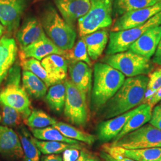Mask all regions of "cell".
<instances>
[{
    "mask_svg": "<svg viewBox=\"0 0 161 161\" xmlns=\"http://www.w3.org/2000/svg\"><path fill=\"white\" fill-rule=\"evenodd\" d=\"M148 76L141 75L125 79L120 88L103 107V116L108 119L144 103Z\"/></svg>",
    "mask_w": 161,
    "mask_h": 161,
    "instance_id": "6da1fadb",
    "label": "cell"
},
{
    "mask_svg": "<svg viewBox=\"0 0 161 161\" xmlns=\"http://www.w3.org/2000/svg\"><path fill=\"white\" fill-rule=\"evenodd\" d=\"M125 76L108 64L97 62L94 66L91 109L97 112L120 88Z\"/></svg>",
    "mask_w": 161,
    "mask_h": 161,
    "instance_id": "7a4b0ae2",
    "label": "cell"
},
{
    "mask_svg": "<svg viewBox=\"0 0 161 161\" xmlns=\"http://www.w3.org/2000/svg\"><path fill=\"white\" fill-rule=\"evenodd\" d=\"M20 65L14 63L6 77L5 85L0 91V104L18 110L23 116L24 122L31 113L28 94L21 85Z\"/></svg>",
    "mask_w": 161,
    "mask_h": 161,
    "instance_id": "3957f363",
    "label": "cell"
},
{
    "mask_svg": "<svg viewBox=\"0 0 161 161\" xmlns=\"http://www.w3.org/2000/svg\"><path fill=\"white\" fill-rule=\"evenodd\" d=\"M41 23L48 37L61 50L68 51L75 44L76 32L52 6H47L41 14Z\"/></svg>",
    "mask_w": 161,
    "mask_h": 161,
    "instance_id": "277c9868",
    "label": "cell"
},
{
    "mask_svg": "<svg viewBox=\"0 0 161 161\" xmlns=\"http://www.w3.org/2000/svg\"><path fill=\"white\" fill-rule=\"evenodd\" d=\"M90 1L91 7L88 12L78 20L81 37L110 27L113 22L114 0Z\"/></svg>",
    "mask_w": 161,
    "mask_h": 161,
    "instance_id": "5b68a950",
    "label": "cell"
},
{
    "mask_svg": "<svg viewBox=\"0 0 161 161\" xmlns=\"http://www.w3.org/2000/svg\"><path fill=\"white\" fill-rule=\"evenodd\" d=\"M102 62L109 64L128 78L149 74L154 69V64L150 59L129 50L106 55Z\"/></svg>",
    "mask_w": 161,
    "mask_h": 161,
    "instance_id": "8992f818",
    "label": "cell"
},
{
    "mask_svg": "<svg viewBox=\"0 0 161 161\" xmlns=\"http://www.w3.org/2000/svg\"><path fill=\"white\" fill-rule=\"evenodd\" d=\"M160 25L161 11L140 26L120 31H110L106 54L110 55L127 51L132 43L146 32Z\"/></svg>",
    "mask_w": 161,
    "mask_h": 161,
    "instance_id": "52a82bcc",
    "label": "cell"
},
{
    "mask_svg": "<svg viewBox=\"0 0 161 161\" xmlns=\"http://www.w3.org/2000/svg\"><path fill=\"white\" fill-rule=\"evenodd\" d=\"M64 84L66 89L64 116L72 124L85 126L88 119L87 98L71 80H65Z\"/></svg>",
    "mask_w": 161,
    "mask_h": 161,
    "instance_id": "ba28073f",
    "label": "cell"
},
{
    "mask_svg": "<svg viewBox=\"0 0 161 161\" xmlns=\"http://www.w3.org/2000/svg\"><path fill=\"white\" fill-rule=\"evenodd\" d=\"M110 145L125 149L161 147V130L150 124H146Z\"/></svg>",
    "mask_w": 161,
    "mask_h": 161,
    "instance_id": "9c48e42d",
    "label": "cell"
},
{
    "mask_svg": "<svg viewBox=\"0 0 161 161\" xmlns=\"http://www.w3.org/2000/svg\"><path fill=\"white\" fill-rule=\"evenodd\" d=\"M28 0H0V22L8 32H16Z\"/></svg>",
    "mask_w": 161,
    "mask_h": 161,
    "instance_id": "30bf717a",
    "label": "cell"
},
{
    "mask_svg": "<svg viewBox=\"0 0 161 161\" xmlns=\"http://www.w3.org/2000/svg\"><path fill=\"white\" fill-rule=\"evenodd\" d=\"M161 11V1L153 6L136 10L117 17L111 31H120L140 26Z\"/></svg>",
    "mask_w": 161,
    "mask_h": 161,
    "instance_id": "8fae6325",
    "label": "cell"
},
{
    "mask_svg": "<svg viewBox=\"0 0 161 161\" xmlns=\"http://www.w3.org/2000/svg\"><path fill=\"white\" fill-rule=\"evenodd\" d=\"M142 106V104L124 114L100 122L97 128L98 139L103 143L114 140L122 131L129 119L137 113Z\"/></svg>",
    "mask_w": 161,
    "mask_h": 161,
    "instance_id": "7c38bea8",
    "label": "cell"
},
{
    "mask_svg": "<svg viewBox=\"0 0 161 161\" xmlns=\"http://www.w3.org/2000/svg\"><path fill=\"white\" fill-rule=\"evenodd\" d=\"M103 149L114 158H127L136 161H159L161 156V147L125 149L106 144Z\"/></svg>",
    "mask_w": 161,
    "mask_h": 161,
    "instance_id": "4fadbf2b",
    "label": "cell"
},
{
    "mask_svg": "<svg viewBox=\"0 0 161 161\" xmlns=\"http://www.w3.org/2000/svg\"><path fill=\"white\" fill-rule=\"evenodd\" d=\"M161 40V25L148 30L129 48V50L140 56L150 59L152 58Z\"/></svg>",
    "mask_w": 161,
    "mask_h": 161,
    "instance_id": "5bb4252c",
    "label": "cell"
},
{
    "mask_svg": "<svg viewBox=\"0 0 161 161\" xmlns=\"http://www.w3.org/2000/svg\"><path fill=\"white\" fill-rule=\"evenodd\" d=\"M54 54L64 56L65 51L58 48L46 35L28 46L20 49V57L21 60L34 58L41 61L47 56Z\"/></svg>",
    "mask_w": 161,
    "mask_h": 161,
    "instance_id": "9a60e30c",
    "label": "cell"
},
{
    "mask_svg": "<svg viewBox=\"0 0 161 161\" xmlns=\"http://www.w3.org/2000/svg\"><path fill=\"white\" fill-rule=\"evenodd\" d=\"M54 3L61 16L72 26L91 7L90 0H54Z\"/></svg>",
    "mask_w": 161,
    "mask_h": 161,
    "instance_id": "2e32d148",
    "label": "cell"
},
{
    "mask_svg": "<svg viewBox=\"0 0 161 161\" xmlns=\"http://www.w3.org/2000/svg\"><path fill=\"white\" fill-rule=\"evenodd\" d=\"M0 154L12 159L23 158V149L17 132L4 125H0Z\"/></svg>",
    "mask_w": 161,
    "mask_h": 161,
    "instance_id": "e0dca14e",
    "label": "cell"
},
{
    "mask_svg": "<svg viewBox=\"0 0 161 161\" xmlns=\"http://www.w3.org/2000/svg\"><path fill=\"white\" fill-rule=\"evenodd\" d=\"M71 81L87 98L92 90V70L88 64L83 62L68 63Z\"/></svg>",
    "mask_w": 161,
    "mask_h": 161,
    "instance_id": "ac0fdd59",
    "label": "cell"
},
{
    "mask_svg": "<svg viewBox=\"0 0 161 161\" xmlns=\"http://www.w3.org/2000/svg\"><path fill=\"white\" fill-rule=\"evenodd\" d=\"M46 35L42 26L36 17H27L16 31V38L20 49L28 46Z\"/></svg>",
    "mask_w": 161,
    "mask_h": 161,
    "instance_id": "d6986e66",
    "label": "cell"
},
{
    "mask_svg": "<svg viewBox=\"0 0 161 161\" xmlns=\"http://www.w3.org/2000/svg\"><path fill=\"white\" fill-rule=\"evenodd\" d=\"M17 53V44L14 38L6 36L0 38V84L16 62Z\"/></svg>",
    "mask_w": 161,
    "mask_h": 161,
    "instance_id": "ffe728a7",
    "label": "cell"
},
{
    "mask_svg": "<svg viewBox=\"0 0 161 161\" xmlns=\"http://www.w3.org/2000/svg\"><path fill=\"white\" fill-rule=\"evenodd\" d=\"M41 63L46 70L52 86L62 82L66 78L68 63L63 56L51 54L43 58Z\"/></svg>",
    "mask_w": 161,
    "mask_h": 161,
    "instance_id": "44dd1931",
    "label": "cell"
},
{
    "mask_svg": "<svg viewBox=\"0 0 161 161\" xmlns=\"http://www.w3.org/2000/svg\"><path fill=\"white\" fill-rule=\"evenodd\" d=\"M109 35L107 30L102 29L82 37L91 60H96L102 55L108 43Z\"/></svg>",
    "mask_w": 161,
    "mask_h": 161,
    "instance_id": "7402d4cb",
    "label": "cell"
},
{
    "mask_svg": "<svg viewBox=\"0 0 161 161\" xmlns=\"http://www.w3.org/2000/svg\"><path fill=\"white\" fill-rule=\"evenodd\" d=\"M17 133L23 149L24 161H40L41 152L35 142V137L24 126H19Z\"/></svg>",
    "mask_w": 161,
    "mask_h": 161,
    "instance_id": "603a6c76",
    "label": "cell"
},
{
    "mask_svg": "<svg viewBox=\"0 0 161 161\" xmlns=\"http://www.w3.org/2000/svg\"><path fill=\"white\" fill-rule=\"evenodd\" d=\"M152 112V108L149 104H142L141 109L129 119L122 131L114 139L113 142L117 141L125 134L135 131L148 123L151 119Z\"/></svg>",
    "mask_w": 161,
    "mask_h": 161,
    "instance_id": "cb8c5ba5",
    "label": "cell"
},
{
    "mask_svg": "<svg viewBox=\"0 0 161 161\" xmlns=\"http://www.w3.org/2000/svg\"><path fill=\"white\" fill-rule=\"evenodd\" d=\"M23 88L27 94L35 99L44 97L47 92V87L44 81L28 70L22 72Z\"/></svg>",
    "mask_w": 161,
    "mask_h": 161,
    "instance_id": "d4e9b609",
    "label": "cell"
},
{
    "mask_svg": "<svg viewBox=\"0 0 161 161\" xmlns=\"http://www.w3.org/2000/svg\"><path fill=\"white\" fill-rule=\"evenodd\" d=\"M159 1L161 0H114L113 17L116 19L128 12L153 6Z\"/></svg>",
    "mask_w": 161,
    "mask_h": 161,
    "instance_id": "484cf974",
    "label": "cell"
},
{
    "mask_svg": "<svg viewBox=\"0 0 161 161\" xmlns=\"http://www.w3.org/2000/svg\"><path fill=\"white\" fill-rule=\"evenodd\" d=\"M66 86L62 82L52 86L46 94V100L50 109L56 113L60 114L64 109L66 99Z\"/></svg>",
    "mask_w": 161,
    "mask_h": 161,
    "instance_id": "4316f807",
    "label": "cell"
},
{
    "mask_svg": "<svg viewBox=\"0 0 161 161\" xmlns=\"http://www.w3.org/2000/svg\"><path fill=\"white\" fill-rule=\"evenodd\" d=\"M52 127L58 129L66 137L78 142H81L88 145L93 144L96 139L95 136L84 132L63 122L57 121Z\"/></svg>",
    "mask_w": 161,
    "mask_h": 161,
    "instance_id": "83f0119b",
    "label": "cell"
},
{
    "mask_svg": "<svg viewBox=\"0 0 161 161\" xmlns=\"http://www.w3.org/2000/svg\"><path fill=\"white\" fill-rule=\"evenodd\" d=\"M31 132L35 138L38 140L60 142L69 144H78V141L66 137L58 129L54 127H48L40 129L31 128Z\"/></svg>",
    "mask_w": 161,
    "mask_h": 161,
    "instance_id": "f1b7e54d",
    "label": "cell"
},
{
    "mask_svg": "<svg viewBox=\"0 0 161 161\" xmlns=\"http://www.w3.org/2000/svg\"><path fill=\"white\" fill-rule=\"evenodd\" d=\"M35 142L41 153L44 155L59 154L69 148H76L80 149V144H69L56 141L40 140L35 138Z\"/></svg>",
    "mask_w": 161,
    "mask_h": 161,
    "instance_id": "f546056e",
    "label": "cell"
},
{
    "mask_svg": "<svg viewBox=\"0 0 161 161\" xmlns=\"http://www.w3.org/2000/svg\"><path fill=\"white\" fill-rule=\"evenodd\" d=\"M57 121L40 109L32 110L29 116L25 121V124L31 128H44L54 124Z\"/></svg>",
    "mask_w": 161,
    "mask_h": 161,
    "instance_id": "4dcf8cb0",
    "label": "cell"
},
{
    "mask_svg": "<svg viewBox=\"0 0 161 161\" xmlns=\"http://www.w3.org/2000/svg\"><path fill=\"white\" fill-rule=\"evenodd\" d=\"M68 63L71 62H83L92 66L91 58L89 57L86 43L83 39L78 41L75 46L68 51H65L64 56Z\"/></svg>",
    "mask_w": 161,
    "mask_h": 161,
    "instance_id": "1f68e13d",
    "label": "cell"
},
{
    "mask_svg": "<svg viewBox=\"0 0 161 161\" xmlns=\"http://www.w3.org/2000/svg\"><path fill=\"white\" fill-rule=\"evenodd\" d=\"M20 66L24 70L30 71L34 75L37 76L40 79L44 81L48 87L52 86V82L40 60L34 58L21 60Z\"/></svg>",
    "mask_w": 161,
    "mask_h": 161,
    "instance_id": "d6a6232c",
    "label": "cell"
},
{
    "mask_svg": "<svg viewBox=\"0 0 161 161\" xmlns=\"http://www.w3.org/2000/svg\"><path fill=\"white\" fill-rule=\"evenodd\" d=\"M2 106V124L4 126L10 127H17L20 126L24 122L23 116L13 108L3 104H1Z\"/></svg>",
    "mask_w": 161,
    "mask_h": 161,
    "instance_id": "836d02e7",
    "label": "cell"
},
{
    "mask_svg": "<svg viewBox=\"0 0 161 161\" xmlns=\"http://www.w3.org/2000/svg\"><path fill=\"white\" fill-rule=\"evenodd\" d=\"M148 77L147 89L156 92L161 87V68L150 72Z\"/></svg>",
    "mask_w": 161,
    "mask_h": 161,
    "instance_id": "e575fe53",
    "label": "cell"
},
{
    "mask_svg": "<svg viewBox=\"0 0 161 161\" xmlns=\"http://www.w3.org/2000/svg\"><path fill=\"white\" fill-rule=\"evenodd\" d=\"M150 124L161 130V103H158L153 107L152 112Z\"/></svg>",
    "mask_w": 161,
    "mask_h": 161,
    "instance_id": "d590c367",
    "label": "cell"
},
{
    "mask_svg": "<svg viewBox=\"0 0 161 161\" xmlns=\"http://www.w3.org/2000/svg\"><path fill=\"white\" fill-rule=\"evenodd\" d=\"M80 155V149L76 148H69L63 152V161H75Z\"/></svg>",
    "mask_w": 161,
    "mask_h": 161,
    "instance_id": "8d00e7d4",
    "label": "cell"
},
{
    "mask_svg": "<svg viewBox=\"0 0 161 161\" xmlns=\"http://www.w3.org/2000/svg\"><path fill=\"white\" fill-rule=\"evenodd\" d=\"M161 102V87L156 91L153 96L147 100L146 103L149 104L151 108L153 109L156 104L159 103Z\"/></svg>",
    "mask_w": 161,
    "mask_h": 161,
    "instance_id": "74e56055",
    "label": "cell"
},
{
    "mask_svg": "<svg viewBox=\"0 0 161 161\" xmlns=\"http://www.w3.org/2000/svg\"><path fill=\"white\" fill-rule=\"evenodd\" d=\"M100 156L104 161H136L127 158H114L103 150L100 152Z\"/></svg>",
    "mask_w": 161,
    "mask_h": 161,
    "instance_id": "f35d334b",
    "label": "cell"
},
{
    "mask_svg": "<svg viewBox=\"0 0 161 161\" xmlns=\"http://www.w3.org/2000/svg\"><path fill=\"white\" fill-rule=\"evenodd\" d=\"M152 61L153 64L161 66V40Z\"/></svg>",
    "mask_w": 161,
    "mask_h": 161,
    "instance_id": "ab89813d",
    "label": "cell"
},
{
    "mask_svg": "<svg viewBox=\"0 0 161 161\" xmlns=\"http://www.w3.org/2000/svg\"><path fill=\"white\" fill-rule=\"evenodd\" d=\"M40 161H63L62 156L58 154H50L43 156Z\"/></svg>",
    "mask_w": 161,
    "mask_h": 161,
    "instance_id": "60d3db41",
    "label": "cell"
},
{
    "mask_svg": "<svg viewBox=\"0 0 161 161\" xmlns=\"http://www.w3.org/2000/svg\"><path fill=\"white\" fill-rule=\"evenodd\" d=\"M90 156V154L85 150H81L79 158L75 161H84Z\"/></svg>",
    "mask_w": 161,
    "mask_h": 161,
    "instance_id": "b9f144b4",
    "label": "cell"
},
{
    "mask_svg": "<svg viewBox=\"0 0 161 161\" xmlns=\"http://www.w3.org/2000/svg\"><path fill=\"white\" fill-rule=\"evenodd\" d=\"M84 161H100L99 160V159L96 157V156H93L90 155V156L86 159V160Z\"/></svg>",
    "mask_w": 161,
    "mask_h": 161,
    "instance_id": "7bdbcfd3",
    "label": "cell"
},
{
    "mask_svg": "<svg viewBox=\"0 0 161 161\" xmlns=\"http://www.w3.org/2000/svg\"><path fill=\"white\" fill-rule=\"evenodd\" d=\"M4 31H5V28H4V26L3 25V24L1 23V22H0V38H1V36H2V35L3 34Z\"/></svg>",
    "mask_w": 161,
    "mask_h": 161,
    "instance_id": "ee69618b",
    "label": "cell"
},
{
    "mask_svg": "<svg viewBox=\"0 0 161 161\" xmlns=\"http://www.w3.org/2000/svg\"><path fill=\"white\" fill-rule=\"evenodd\" d=\"M1 116L0 115V122H1Z\"/></svg>",
    "mask_w": 161,
    "mask_h": 161,
    "instance_id": "f6af8a7d",
    "label": "cell"
},
{
    "mask_svg": "<svg viewBox=\"0 0 161 161\" xmlns=\"http://www.w3.org/2000/svg\"><path fill=\"white\" fill-rule=\"evenodd\" d=\"M159 161H161V158H159Z\"/></svg>",
    "mask_w": 161,
    "mask_h": 161,
    "instance_id": "bcb514c9",
    "label": "cell"
},
{
    "mask_svg": "<svg viewBox=\"0 0 161 161\" xmlns=\"http://www.w3.org/2000/svg\"><path fill=\"white\" fill-rule=\"evenodd\" d=\"M160 103H161V102H160Z\"/></svg>",
    "mask_w": 161,
    "mask_h": 161,
    "instance_id": "7dc6e473",
    "label": "cell"
}]
</instances>
